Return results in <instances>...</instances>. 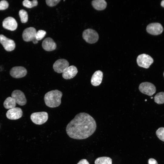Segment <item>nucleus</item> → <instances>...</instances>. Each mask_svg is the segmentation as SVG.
<instances>
[{
	"instance_id": "f257e3e1",
	"label": "nucleus",
	"mask_w": 164,
	"mask_h": 164,
	"mask_svg": "<svg viewBox=\"0 0 164 164\" xmlns=\"http://www.w3.org/2000/svg\"><path fill=\"white\" fill-rule=\"evenodd\" d=\"M96 123L89 114L81 112L77 114L67 125L66 131L71 138L76 139L86 138L95 132Z\"/></svg>"
},
{
	"instance_id": "f03ea898",
	"label": "nucleus",
	"mask_w": 164,
	"mask_h": 164,
	"mask_svg": "<svg viewBox=\"0 0 164 164\" xmlns=\"http://www.w3.org/2000/svg\"><path fill=\"white\" fill-rule=\"evenodd\" d=\"M62 96V92L57 90L49 91L44 96L45 103L47 106L50 108L57 107L61 103Z\"/></svg>"
},
{
	"instance_id": "7ed1b4c3",
	"label": "nucleus",
	"mask_w": 164,
	"mask_h": 164,
	"mask_svg": "<svg viewBox=\"0 0 164 164\" xmlns=\"http://www.w3.org/2000/svg\"><path fill=\"white\" fill-rule=\"evenodd\" d=\"M82 36L85 41L90 43H96L99 39V35L97 33L91 29H87L84 30Z\"/></svg>"
},
{
	"instance_id": "20e7f679",
	"label": "nucleus",
	"mask_w": 164,
	"mask_h": 164,
	"mask_svg": "<svg viewBox=\"0 0 164 164\" xmlns=\"http://www.w3.org/2000/svg\"><path fill=\"white\" fill-rule=\"evenodd\" d=\"M48 113L46 112H34L30 116L31 120L36 124L42 125L45 123L48 119Z\"/></svg>"
},
{
	"instance_id": "39448f33",
	"label": "nucleus",
	"mask_w": 164,
	"mask_h": 164,
	"mask_svg": "<svg viewBox=\"0 0 164 164\" xmlns=\"http://www.w3.org/2000/svg\"><path fill=\"white\" fill-rule=\"evenodd\" d=\"M153 62L152 58L145 54L139 55L137 59V62L138 66L145 68H149Z\"/></svg>"
},
{
	"instance_id": "423d86ee",
	"label": "nucleus",
	"mask_w": 164,
	"mask_h": 164,
	"mask_svg": "<svg viewBox=\"0 0 164 164\" xmlns=\"http://www.w3.org/2000/svg\"><path fill=\"white\" fill-rule=\"evenodd\" d=\"M139 89L142 93L149 96L153 95L156 91L154 85L149 82L141 83L139 86Z\"/></svg>"
},
{
	"instance_id": "0eeeda50",
	"label": "nucleus",
	"mask_w": 164,
	"mask_h": 164,
	"mask_svg": "<svg viewBox=\"0 0 164 164\" xmlns=\"http://www.w3.org/2000/svg\"><path fill=\"white\" fill-rule=\"evenodd\" d=\"M0 43L5 49L8 51L13 50L15 48V43L12 39L7 38L3 35H0Z\"/></svg>"
},
{
	"instance_id": "6e6552de",
	"label": "nucleus",
	"mask_w": 164,
	"mask_h": 164,
	"mask_svg": "<svg viewBox=\"0 0 164 164\" xmlns=\"http://www.w3.org/2000/svg\"><path fill=\"white\" fill-rule=\"evenodd\" d=\"M69 66L68 61L64 59H59L55 61L53 65L54 70L58 73H63Z\"/></svg>"
},
{
	"instance_id": "1a4fd4ad",
	"label": "nucleus",
	"mask_w": 164,
	"mask_h": 164,
	"mask_svg": "<svg viewBox=\"0 0 164 164\" xmlns=\"http://www.w3.org/2000/svg\"><path fill=\"white\" fill-rule=\"evenodd\" d=\"M148 32L152 35H157L161 34L163 31L162 25L159 23H151L148 25L146 27Z\"/></svg>"
},
{
	"instance_id": "9d476101",
	"label": "nucleus",
	"mask_w": 164,
	"mask_h": 164,
	"mask_svg": "<svg viewBox=\"0 0 164 164\" xmlns=\"http://www.w3.org/2000/svg\"><path fill=\"white\" fill-rule=\"evenodd\" d=\"M27 73L26 69L22 66L15 67L10 70V73L12 77L16 78H20L25 77Z\"/></svg>"
},
{
	"instance_id": "9b49d317",
	"label": "nucleus",
	"mask_w": 164,
	"mask_h": 164,
	"mask_svg": "<svg viewBox=\"0 0 164 164\" xmlns=\"http://www.w3.org/2000/svg\"><path fill=\"white\" fill-rule=\"evenodd\" d=\"M12 97L15 100L16 103L21 106L25 105L26 99L23 93L19 90L13 91L11 94Z\"/></svg>"
},
{
	"instance_id": "f8f14e48",
	"label": "nucleus",
	"mask_w": 164,
	"mask_h": 164,
	"mask_svg": "<svg viewBox=\"0 0 164 164\" xmlns=\"http://www.w3.org/2000/svg\"><path fill=\"white\" fill-rule=\"evenodd\" d=\"M36 33V30L33 27H30L26 29L22 33L23 39L26 42L32 41L35 39Z\"/></svg>"
},
{
	"instance_id": "ddd939ff",
	"label": "nucleus",
	"mask_w": 164,
	"mask_h": 164,
	"mask_svg": "<svg viewBox=\"0 0 164 164\" xmlns=\"http://www.w3.org/2000/svg\"><path fill=\"white\" fill-rule=\"evenodd\" d=\"M22 114V111L20 108L15 107L9 109L6 113V116L9 119L16 120L21 118Z\"/></svg>"
},
{
	"instance_id": "4468645a",
	"label": "nucleus",
	"mask_w": 164,
	"mask_h": 164,
	"mask_svg": "<svg viewBox=\"0 0 164 164\" xmlns=\"http://www.w3.org/2000/svg\"><path fill=\"white\" fill-rule=\"evenodd\" d=\"M2 26L5 29L11 31H14L17 27V23L14 18L9 17L3 21Z\"/></svg>"
},
{
	"instance_id": "2eb2a0df",
	"label": "nucleus",
	"mask_w": 164,
	"mask_h": 164,
	"mask_svg": "<svg viewBox=\"0 0 164 164\" xmlns=\"http://www.w3.org/2000/svg\"><path fill=\"white\" fill-rule=\"evenodd\" d=\"M78 71L77 67L73 66H69L62 73V77L65 79L73 78L77 74Z\"/></svg>"
},
{
	"instance_id": "dca6fc26",
	"label": "nucleus",
	"mask_w": 164,
	"mask_h": 164,
	"mask_svg": "<svg viewBox=\"0 0 164 164\" xmlns=\"http://www.w3.org/2000/svg\"><path fill=\"white\" fill-rule=\"evenodd\" d=\"M56 44L53 40L50 37L45 39L42 43L43 48L47 51H51L55 50Z\"/></svg>"
},
{
	"instance_id": "f3484780",
	"label": "nucleus",
	"mask_w": 164,
	"mask_h": 164,
	"mask_svg": "<svg viewBox=\"0 0 164 164\" xmlns=\"http://www.w3.org/2000/svg\"><path fill=\"white\" fill-rule=\"evenodd\" d=\"M103 77V72L101 70L96 71L93 74L91 79V83L94 86H98L101 83Z\"/></svg>"
},
{
	"instance_id": "a211bd4d",
	"label": "nucleus",
	"mask_w": 164,
	"mask_h": 164,
	"mask_svg": "<svg viewBox=\"0 0 164 164\" xmlns=\"http://www.w3.org/2000/svg\"><path fill=\"white\" fill-rule=\"evenodd\" d=\"M92 4L94 8L98 10L104 9L107 6V3L104 0H94L92 1Z\"/></svg>"
},
{
	"instance_id": "6ab92c4d",
	"label": "nucleus",
	"mask_w": 164,
	"mask_h": 164,
	"mask_svg": "<svg viewBox=\"0 0 164 164\" xmlns=\"http://www.w3.org/2000/svg\"><path fill=\"white\" fill-rule=\"evenodd\" d=\"M16 104V103L14 99L10 97L7 98L3 103L4 107L9 109L15 108Z\"/></svg>"
},
{
	"instance_id": "aec40b11",
	"label": "nucleus",
	"mask_w": 164,
	"mask_h": 164,
	"mask_svg": "<svg viewBox=\"0 0 164 164\" xmlns=\"http://www.w3.org/2000/svg\"><path fill=\"white\" fill-rule=\"evenodd\" d=\"M95 164H112L111 159L108 157H101L97 158Z\"/></svg>"
},
{
	"instance_id": "412c9836",
	"label": "nucleus",
	"mask_w": 164,
	"mask_h": 164,
	"mask_svg": "<svg viewBox=\"0 0 164 164\" xmlns=\"http://www.w3.org/2000/svg\"><path fill=\"white\" fill-rule=\"evenodd\" d=\"M154 101L159 104L164 103V92H160L156 94L154 97Z\"/></svg>"
},
{
	"instance_id": "4be33fe9",
	"label": "nucleus",
	"mask_w": 164,
	"mask_h": 164,
	"mask_svg": "<svg viewBox=\"0 0 164 164\" xmlns=\"http://www.w3.org/2000/svg\"><path fill=\"white\" fill-rule=\"evenodd\" d=\"M23 5L28 8H32L37 6L38 5V2L36 0H33L30 1L28 0H25L22 2Z\"/></svg>"
},
{
	"instance_id": "5701e85b",
	"label": "nucleus",
	"mask_w": 164,
	"mask_h": 164,
	"mask_svg": "<svg viewBox=\"0 0 164 164\" xmlns=\"http://www.w3.org/2000/svg\"><path fill=\"white\" fill-rule=\"evenodd\" d=\"M19 15L21 22L23 23L26 22L28 20V14L26 11L23 9L20 10Z\"/></svg>"
},
{
	"instance_id": "b1692460",
	"label": "nucleus",
	"mask_w": 164,
	"mask_h": 164,
	"mask_svg": "<svg viewBox=\"0 0 164 164\" xmlns=\"http://www.w3.org/2000/svg\"><path fill=\"white\" fill-rule=\"evenodd\" d=\"M158 137L161 141L164 142V128H159L156 132Z\"/></svg>"
},
{
	"instance_id": "393cba45",
	"label": "nucleus",
	"mask_w": 164,
	"mask_h": 164,
	"mask_svg": "<svg viewBox=\"0 0 164 164\" xmlns=\"http://www.w3.org/2000/svg\"><path fill=\"white\" fill-rule=\"evenodd\" d=\"M46 34V32L45 31L39 30L36 32L35 39L38 41L41 40L44 37Z\"/></svg>"
},
{
	"instance_id": "a878e982",
	"label": "nucleus",
	"mask_w": 164,
	"mask_h": 164,
	"mask_svg": "<svg viewBox=\"0 0 164 164\" xmlns=\"http://www.w3.org/2000/svg\"><path fill=\"white\" fill-rule=\"evenodd\" d=\"M9 4L5 0H2L0 2V10H4L7 9Z\"/></svg>"
},
{
	"instance_id": "bb28decb",
	"label": "nucleus",
	"mask_w": 164,
	"mask_h": 164,
	"mask_svg": "<svg viewBox=\"0 0 164 164\" xmlns=\"http://www.w3.org/2000/svg\"><path fill=\"white\" fill-rule=\"evenodd\" d=\"M60 1V0H46V1L48 6L53 7L56 5Z\"/></svg>"
},
{
	"instance_id": "cd10ccee",
	"label": "nucleus",
	"mask_w": 164,
	"mask_h": 164,
	"mask_svg": "<svg viewBox=\"0 0 164 164\" xmlns=\"http://www.w3.org/2000/svg\"><path fill=\"white\" fill-rule=\"evenodd\" d=\"M148 164H158V163L154 159L150 158L148 160Z\"/></svg>"
},
{
	"instance_id": "c85d7f7f",
	"label": "nucleus",
	"mask_w": 164,
	"mask_h": 164,
	"mask_svg": "<svg viewBox=\"0 0 164 164\" xmlns=\"http://www.w3.org/2000/svg\"><path fill=\"white\" fill-rule=\"evenodd\" d=\"M77 164H89V163L87 159H83L80 160Z\"/></svg>"
},
{
	"instance_id": "c756f323",
	"label": "nucleus",
	"mask_w": 164,
	"mask_h": 164,
	"mask_svg": "<svg viewBox=\"0 0 164 164\" xmlns=\"http://www.w3.org/2000/svg\"><path fill=\"white\" fill-rule=\"evenodd\" d=\"M32 42L34 44H36L38 43V41L36 39H34L32 41Z\"/></svg>"
},
{
	"instance_id": "7c9ffc66",
	"label": "nucleus",
	"mask_w": 164,
	"mask_h": 164,
	"mask_svg": "<svg viewBox=\"0 0 164 164\" xmlns=\"http://www.w3.org/2000/svg\"><path fill=\"white\" fill-rule=\"evenodd\" d=\"M161 4L162 7H164V0L161 2Z\"/></svg>"
},
{
	"instance_id": "2f4dec72",
	"label": "nucleus",
	"mask_w": 164,
	"mask_h": 164,
	"mask_svg": "<svg viewBox=\"0 0 164 164\" xmlns=\"http://www.w3.org/2000/svg\"><path fill=\"white\" fill-rule=\"evenodd\" d=\"M153 98V97H151V98Z\"/></svg>"
},
{
	"instance_id": "473e14b6",
	"label": "nucleus",
	"mask_w": 164,
	"mask_h": 164,
	"mask_svg": "<svg viewBox=\"0 0 164 164\" xmlns=\"http://www.w3.org/2000/svg\"><path fill=\"white\" fill-rule=\"evenodd\" d=\"M163 75H164V73H163Z\"/></svg>"
},
{
	"instance_id": "72a5a7b5",
	"label": "nucleus",
	"mask_w": 164,
	"mask_h": 164,
	"mask_svg": "<svg viewBox=\"0 0 164 164\" xmlns=\"http://www.w3.org/2000/svg\"><path fill=\"white\" fill-rule=\"evenodd\" d=\"M147 101V100L146 99V100H145V101Z\"/></svg>"
}]
</instances>
